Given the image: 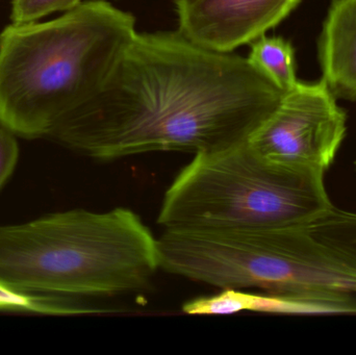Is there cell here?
Instances as JSON below:
<instances>
[{"label": "cell", "mask_w": 356, "mask_h": 355, "mask_svg": "<svg viewBox=\"0 0 356 355\" xmlns=\"http://www.w3.org/2000/svg\"><path fill=\"white\" fill-rule=\"evenodd\" d=\"M284 94L246 58L199 47L177 31L137 33L97 95L49 139L99 160L218 151L246 142Z\"/></svg>", "instance_id": "6da1fadb"}, {"label": "cell", "mask_w": 356, "mask_h": 355, "mask_svg": "<svg viewBox=\"0 0 356 355\" xmlns=\"http://www.w3.org/2000/svg\"><path fill=\"white\" fill-rule=\"evenodd\" d=\"M136 35L135 17L106 0L8 25L0 33V125L27 139L49 138L97 95Z\"/></svg>", "instance_id": "7a4b0ae2"}, {"label": "cell", "mask_w": 356, "mask_h": 355, "mask_svg": "<svg viewBox=\"0 0 356 355\" xmlns=\"http://www.w3.org/2000/svg\"><path fill=\"white\" fill-rule=\"evenodd\" d=\"M160 269L159 240L127 208L0 225V283L14 291L115 297L145 290Z\"/></svg>", "instance_id": "3957f363"}, {"label": "cell", "mask_w": 356, "mask_h": 355, "mask_svg": "<svg viewBox=\"0 0 356 355\" xmlns=\"http://www.w3.org/2000/svg\"><path fill=\"white\" fill-rule=\"evenodd\" d=\"M161 269L222 290H259L317 304L330 314L356 313V274L332 258L307 227L164 231Z\"/></svg>", "instance_id": "277c9868"}, {"label": "cell", "mask_w": 356, "mask_h": 355, "mask_svg": "<svg viewBox=\"0 0 356 355\" xmlns=\"http://www.w3.org/2000/svg\"><path fill=\"white\" fill-rule=\"evenodd\" d=\"M324 176L268 162L246 142L195 154L167 189L158 223L164 231L307 227L334 206Z\"/></svg>", "instance_id": "5b68a950"}, {"label": "cell", "mask_w": 356, "mask_h": 355, "mask_svg": "<svg viewBox=\"0 0 356 355\" xmlns=\"http://www.w3.org/2000/svg\"><path fill=\"white\" fill-rule=\"evenodd\" d=\"M346 123V113L322 79L298 81L246 143L268 162L325 173L342 145Z\"/></svg>", "instance_id": "8992f818"}, {"label": "cell", "mask_w": 356, "mask_h": 355, "mask_svg": "<svg viewBox=\"0 0 356 355\" xmlns=\"http://www.w3.org/2000/svg\"><path fill=\"white\" fill-rule=\"evenodd\" d=\"M301 0H175L178 33L195 45L228 53L277 26Z\"/></svg>", "instance_id": "52a82bcc"}, {"label": "cell", "mask_w": 356, "mask_h": 355, "mask_svg": "<svg viewBox=\"0 0 356 355\" xmlns=\"http://www.w3.org/2000/svg\"><path fill=\"white\" fill-rule=\"evenodd\" d=\"M318 50L322 81L337 98L356 100V0H332Z\"/></svg>", "instance_id": "ba28073f"}, {"label": "cell", "mask_w": 356, "mask_h": 355, "mask_svg": "<svg viewBox=\"0 0 356 355\" xmlns=\"http://www.w3.org/2000/svg\"><path fill=\"white\" fill-rule=\"evenodd\" d=\"M188 315H232L242 312L270 314H328L327 310L307 302H295L269 294H253L243 290H222L209 297L196 298L182 306Z\"/></svg>", "instance_id": "9c48e42d"}, {"label": "cell", "mask_w": 356, "mask_h": 355, "mask_svg": "<svg viewBox=\"0 0 356 355\" xmlns=\"http://www.w3.org/2000/svg\"><path fill=\"white\" fill-rule=\"evenodd\" d=\"M307 229L332 258L356 274V213L334 206Z\"/></svg>", "instance_id": "30bf717a"}, {"label": "cell", "mask_w": 356, "mask_h": 355, "mask_svg": "<svg viewBox=\"0 0 356 355\" xmlns=\"http://www.w3.org/2000/svg\"><path fill=\"white\" fill-rule=\"evenodd\" d=\"M246 58L253 68L284 93L292 90L299 81L294 48L284 38L261 35L250 44Z\"/></svg>", "instance_id": "8fae6325"}, {"label": "cell", "mask_w": 356, "mask_h": 355, "mask_svg": "<svg viewBox=\"0 0 356 355\" xmlns=\"http://www.w3.org/2000/svg\"><path fill=\"white\" fill-rule=\"evenodd\" d=\"M0 312L27 313L44 316H79L97 314L100 308H94L81 298L22 293L0 283Z\"/></svg>", "instance_id": "7c38bea8"}, {"label": "cell", "mask_w": 356, "mask_h": 355, "mask_svg": "<svg viewBox=\"0 0 356 355\" xmlns=\"http://www.w3.org/2000/svg\"><path fill=\"white\" fill-rule=\"evenodd\" d=\"M81 0H12V23L35 22L58 12H67Z\"/></svg>", "instance_id": "4fadbf2b"}, {"label": "cell", "mask_w": 356, "mask_h": 355, "mask_svg": "<svg viewBox=\"0 0 356 355\" xmlns=\"http://www.w3.org/2000/svg\"><path fill=\"white\" fill-rule=\"evenodd\" d=\"M19 158V146L16 135L0 125V189L8 181Z\"/></svg>", "instance_id": "5bb4252c"}, {"label": "cell", "mask_w": 356, "mask_h": 355, "mask_svg": "<svg viewBox=\"0 0 356 355\" xmlns=\"http://www.w3.org/2000/svg\"><path fill=\"white\" fill-rule=\"evenodd\" d=\"M355 169H356V160H355Z\"/></svg>", "instance_id": "9a60e30c"}]
</instances>
